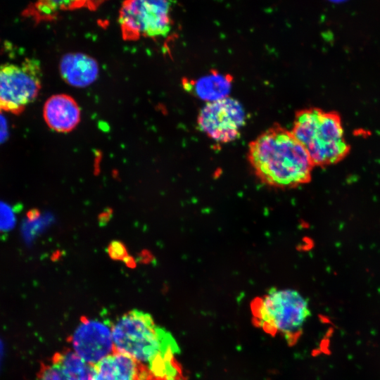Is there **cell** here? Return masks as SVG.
I'll return each mask as SVG.
<instances>
[{
    "label": "cell",
    "mask_w": 380,
    "mask_h": 380,
    "mask_svg": "<svg viewBox=\"0 0 380 380\" xmlns=\"http://www.w3.org/2000/svg\"><path fill=\"white\" fill-rule=\"evenodd\" d=\"M247 157L258 178L277 188L309 182L315 167L291 130L279 125L262 132L249 144Z\"/></svg>",
    "instance_id": "cell-2"
},
{
    "label": "cell",
    "mask_w": 380,
    "mask_h": 380,
    "mask_svg": "<svg viewBox=\"0 0 380 380\" xmlns=\"http://www.w3.org/2000/svg\"><path fill=\"white\" fill-rule=\"evenodd\" d=\"M251 306L258 326L290 341L296 340L311 316L308 299L293 289L272 287Z\"/></svg>",
    "instance_id": "cell-4"
},
{
    "label": "cell",
    "mask_w": 380,
    "mask_h": 380,
    "mask_svg": "<svg viewBox=\"0 0 380 380\" xmlns=\"http://www.w3.org/2000/svg\"><path fill=\"white\" fill-rule=\"evenodd\" d=\"M334 1H335V0H334Z\"/></svg>",
    "instance_id": "cell-16"
},
{
    "label": "cell",
    "mask_w": 380,
    "mask_h": 380,
    "mask_svg": "<svg viewBox=\"0 0 380 380\" xmlns=\"http://www.w3.org/2000/svg\"><path fill=\"white\" fill-rule=\"evenodd\" d=\"M112 327L104 320L82 319L70 336V349L94 365L115 350Z\"/></svg>",
    "instance_id": "cell-8"
},
{
    "label": "cell",
    "mask_w": 380,
    "mask_h": 380,
    "mask_svg": "<svg viewBox=\"0 0 380 380\" xmlns=\"http://www.w3.org/2000/svg\"><path fill=\"white\" fill-rule=\"evenodd\" d=\"M107 0H34L22 12V16L37 24L51 21L65 11L86 8L94 11Z\"/></svg>",
    "instance_id": "cell-11"
},
{
    "label": "cell",
    "mask_w": 380,
    "mask_h": 380,
    "mask_svg": "<svg viewBox=\"0 0 380 380\" xmlns=\"http://www.w3.org/2000/svg\"><path fill=\"white\" fill-rule=\"evenodd\" d=\"M44 119L48 127L58 132H69L80 121V108L71 96L56 94L47 99L43 108Z\"/></svg>",
    "instance_id": "cell-10"
},
{
    "label": "cell",
    "mask_w": 380,
    "mask_h": 380,
    "mask_svg": "<svg viewBox=\"0 0 380 380\" xmlns=\"http://www.w3.org/2000/svg\"><path fill=\"white\" fill-rule=\"evenodd\" d=\"M8 125L6 119L0 114V143H2L8 137Z\"/></svg>",
    "instance_id": "cell-15"
},
{
    "label": "cell",
    "mask_w": 380,
    "mask_h": 380,
    "mask_svg": "<svg viewBox=\"0 0 380 380\" xmlns=\"http://www.w3.org/2000/svg\"><path fill=\"white\" fill-rule=\"evenodd\" d=\"M292 133L308 152L314 166L326 167L343 160L350 151L340 115L319 108L296 113Z\"/></svg>",
    "instance_id": "cell-3"
},
{
    "label": "cell",
    "mask_w": 380,
    "mask_h": 380,
    "mask_svg": "<svg viewBox=\"0 0 380 380\" xmlns=\"http://www.w3.org/2000/svg\"><path fill=\"white\" fill-rule=\"evenodd\" d=\"M172 0H123L118 22L122 37H166L172 27Z\"/></svg>",
    "instance_id": "cell-5"
},
{
    "label": "cell",
    "mask_w": 380,
    "mask_h": 380,
    "mask_svg": "<svg viewBox=\"0 0 380 380\" xmlns=\"http://www.w3.org/2000/svg\"><path fill=\"white\" fill-rule=\"evenodd\" d=\"M92 367L93 380H147L146 372L141 365L117 350Z\"/></svg>",
    "instance_id": "cell-9"
},
{
    "label": "cell",
    "mask_w": 380,
    "mask_h": 380,
    "mask_svg": "<svg viewBox=\"0 0 380 380\" xmlns=\"http://www.w3.org/2000/svg\"><path fill=\"white\" fill-rule=\"evenodd\" d=\"M53 357L61 365L68 380H93L92 365L71 349L57 353Z\"/></svg>",
    "instance_id": "cell-13"
},
{
    "label": "cell",
    "mask_w": 380,
    "mask_h": 380,
    "mask_svg": "<svg viewBox=\"0 0 380 380\" xmlns=\"http://www.w3.org/2000/svg\"><path fill=\"white\" fill-rule=\"evenodd\" d=\"M42 78L40 63L34 58L0 65V110L21 113L37 97Z\"/></svg>",
    "instance_id": "cell-6"
},
{
    "label": "cell",
    "mask_w": 380,
    "mask_h": 380,
    "mask_svg": "<svg viewBox=\"0 0 380 380\" xmlns=\"http://www.w3.org/2000/svg\"><path fill=\"white\" fill-rule=\"evenodd\" d=\"M63 80L74 87H84L96 80L99 73L96 61L84 53H68L60 63Z\"/></svg>",
    "instance_id": "cell-12"
},
{
    "label": "cell",
    "mask_w": 380,
    "mask_h": 380,
    "mask_svg": "<svg viewBox=\"0 0 380 380\" xmlns=\"http://www.w3.org/2000/svg\"><path fill=\"white\" fill-rule=\"evenodd\" d=\"M34 380H68L67 375L58 361L53 357L43 363Z\"/></svg>",
    "instance_id": "cell-14"
},
{
    "label": "cell",
    "mask_w": 380,
    "mask_h": 380,
    "mask_svg": "<svg viewBox=\"0 0 380 380\" xmlns=\"http://www.w3.org/2000/svg\"><path fill=\"white\" fill-rule=\"evenodd\" d=\"M115 350L140 365L147 380H179L181 372L175 355L179 346L166 329L156 324L148 312L132 310L122 315L112 327Z\"/></svg>",
    "instance_id": "cell-1"
},
{
    "label": "cell",
    "mask_w": 380,
    "mask_h": 380,
    "mask_svg": "<svg viewBox=\"0 0 380 380\" xmlns=\"http://www.w3.org/2000/svg\"><path fill=\"white\" fill-rule=\"evenodd\" d=\"M0 111H1V110H0Z\"/></svg>",
    "instance_id": "cell-17"
},
{
    "label": "cell",
    "mask_w": 380,
    "mask_h": 380,
    "mask_svg": "<svg viewBox=\"0 0 380 380\" xmlns=\"http://www.w3.org/2000/svg\"><path fill=\"white\" fill-rule=\"evenodd\" d=\"M245 111L239 102L223 97L207 103L200 110L197 123L208 137L220 143L238 139L245 125Z\"/></svg>",
    "instance_id": "cell-7"
}]
</instances>
